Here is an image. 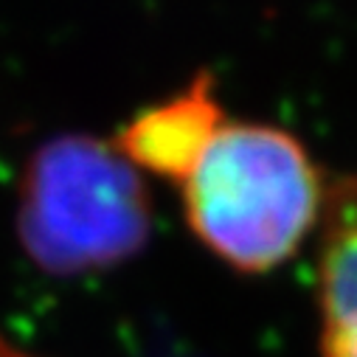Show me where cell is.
Listing matches in <instances>:
<instances>
[{"label":"cell","mask_w":357,"mask_h":357,"mask_svg":"<svg viewBox=\"0 0 357 357\" xmlns=\"http://www.w3.org/2000/svg\"><path fill=\"white\" fill-rule=\"evenodd\" d=\"M326 189L310 149L276 124L234 121L181 183L195 236L239 273H271L321 225Z\"/></svg>","instance_id":"6da1fadb"},{"label":"cell","mask_w":357,"mask_h":357,"mask_svg":"<svg viewBox=\"0 0 357 357\" xmlns=\"http://www.w3.org/2000/svg\"><path fill=\"white\" fill-rule=\"evenodd\" d=\"M17 231L31 261L54 276L105 271L146 245L149 192L141 172L113 144L59 135L26 166Z\"/></svg>","instance_id":"7a4b0ae2"},{"label":"cell","mask_w":357,"mask_h":357,"mask_svg":"<svg viewBox=\"0 0 357 357\" xmlns=\"http://www.w3.org/2000/svg\"><path fill=\"white\" fill-rule=\"evenodd\" d=\"M225 119L211 73L200 70L183 91L135 113L113 146L141 174H158L181 186Z\"/></svg>","instance_id":"3957f363"},{"label":"cell","mask_w":357,"mask_h":357,"mask_svg":"<svg viewBox=\"0 0 357 357\" xmlns=\"http://www.w3.org/2000/svg\"><path fill=\"white\" fill-rule=\"evenodd\" d=\"M321 354L357 357V172L329 183L318 253Z\"/></svg>","instance_id":"277c9868"}]
</instances>
